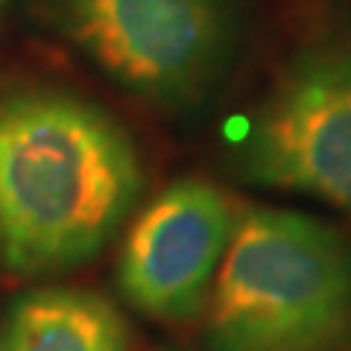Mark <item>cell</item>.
Segmentation results:
<instances>
[{
    "label": "cell",
    "mask_w": 351,
    "mask_h": 351,
    "mask_svg": "<svg viewBox=\"0 0 351 351\" xmlns=\"http://www.w3.org/2000/svg\"><path fill=\"white\" fill-rule=\"evenodd\" d=\"M144 170L117 120L62 88L0 94V263L21 276L91 261L135 208Z\"/></svg>",
    "instance_id": "obj_1"
},
{
    "label": "cell",
    "mask_w": 351,
    "mask_h": 351,
    "mask_svg": "<svg viewBox=\"0 0 351 351\" xmlns=\"http://www.w3.org/2000/svg\"><path fill=\"white\" fill-rule=\"evenodd\" d=\"M211 351H343L351 343V240L316 217H237L208 304Z\"/></svg>",
    "instance_id": "obj_2"
},
{
    "label": "cell",
    "mask_w": 351,
    "mask_h": 351,
    "mask_svg": "<svg viewBox=\"0 0 351 351\" xmlns=\"http://www.w3.org/2000/svg\"><path fill=\"white\" fill-rule=\"evenodd\" d=\"M41 21L129 94L199 103L240 47L237 0H32Z\"/></svg>",
    "instance_id": "obj_3"
},
{
    "label": "cell",
    "mask_w": 351,
    "mask_h": 351,
    "mask_svg": "<svg viewBox=\"0 0 351 351\" xmlns=\"http://www.w3.org/2000/svg\"><path fill=\"white\" fill-rule=\"evenodd\" d=\"M246 179L351 214V41H319L284 64L240 144Z\"/></svg>",
    "instance_id": "obj_4"
},
{
    "label": "cell",
    "mask_w": 351,
    "mask_h": 351,
    "mask_svg": "<svg viewBox=\"0 0 351 351\" xmlns=\"http://www.w3.org/2000/svg\"><path fill=\"white\" fill-rule=\"evenodd\" d=\"M234 226V202L217 184L173 182L129 226L117 261L120 293L152 319H191L205 307Z\"/></svg>",
    "instance_id": "obj_5"
},
{
    "label": "cell",
    "mask_w": 351,
    "mask_h": 351,
    "mask_svg": "<svg viewBox=\"0 0 351 351\" xmlns=\"http://www.w3.org/2000/svg\"><path fill=\"white\" fill-rule=\"evenodd\" d=\"M129 325L91 290L44 287L24 293L0 322V351H126Z\"/></svg>",
    "instance_id": "obj_6"
}]
</instances>
